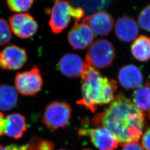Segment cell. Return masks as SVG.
Masks as SVG:
<instances>
[{"instance_id": "ffe728a7", "label": "cell", "mask_w": 150, "mask_h": 150, "mask_svg": "<svg viewBox=\"0 0 150 150\" xmlns=\"http://www.w3.org/2000/svg\"><path fill=\"white\" fill-rule=\"evenodd\" d=\"M9 9L13 12H22L28 11L33 4L34 0H6Z\"/></svg>"}, {"instance_id": "ac0fdd59", "label": "cell", "mask_w": 150, "mask_h": 150, "mask_svg": "<svg viewBox=\"0 0 150 150\" xmlns=\"http://www.w3.org/2000/svg\"><path fill=\"white\" fill-rule=\"evenodd\" d=\"M112 0H71L75 7L81 8L87 15L107 8Z\"/></svg>"}, {"instance_id": "8fae6325", "label": "cell", "mask_w": 150, "mask_h": 150, "mask_svg": "<svg viewBox=\"0 0 150 150\" xmlns=\"http://www.w3.org/2000/svg\"><path fill=\"white\" fill-rule=\"evenodd\" d=\"M94 33L90 26L83 22H76L68 33L67 39L75 50H84L91 46L94 40Z\"/></svg>"}, {"instance_id": "484cf974", "label": "cell", "mask_w": 150, "mask_h": 150, "mask_svg": "<svg viewBox=\"0 0 150 150\" xmlns=\"http://www.w3.org/2000/svg\"><path fill=\"white\" fill-rule=\"evenodd\" d=\"M149 83L150 86V82H149ZM147 116H148V118L150 120V106L149 108V110H148V111H147Z\"/></svg>"}, {"instance_id": "cb8c5ba5", "label": "cell", "mask_w": 150, "mask_h": 150, "mask_svg": "<svg viewBox=\"0 0 150 150\" xmlns=\"http://www.w3.org/2000/svg\"><path fill=\"white\" fill-rule=\"evenodd\" d=\"M28 146V144L22 145H11L7 146L0 145V150H27Z\"/></svg>"}, {"instance_id": "7a4b0ae2", "label": "cell", "mask_w": 150, "mask_h": 150, "mask_svg": "<svg viewBox=\"0 0 150 150\" xmlns=\"http://www.w3.org/2000/svg\"><path fill=\"white\" fill-rule=\"evenodd\" d=\"M82 80V97L76 101L79 105L95 113L98 106L112 101L117 90L116 81L109 80L85 61V68L81 76Z\"/></svg>"}, {"instance_id": "5bb4252c", "label": "cell", "mask_w": 150, "mask_h": 150, "mask_svg": "<svg viewBox=\"0 0 150 150\" xmlns=\"http://www.w3.org/2000/svg\"><path fill=\"white\" fill-rule=\"evenodd\" d=\"M115 31L121 41L130 42L137 38L139 28L137 22L132 17L123 15L118 18L116 22Z\"/></svg>"}, {"instance_id": "30bf717a", "label": "cell", "mask_w": 150, "mask_h": 150, "mask_svg": "<svg viewBox=\"0 0 150 150\" xmlns=\"http://www.w3.org/2000/svg\"><path fill=\"white\" fill-rule=\"evenodd\" d=\"M27 61L26 50L16 45L8 46L0 52V68L3 70L20 69Z\"/></svg>"}, {"instance_id": "83f0119b", "label": "cell", "mask_w": 150, "mask_h": 150, "mask_svg": "<svg viewBox=\"0 0 150 150\" xmlns=\"http://www.w3.org/2000/svg\"></svg>"}, {"instance_id": "5b68a950", "label": "cell", "mask_w": 150, "mask_h": 150, "mask_svg": "<svg viewBox=\"0 0 150 150\" xmlns=\"http://www.w3.org/2000/svg\"><path fill=\"white\" fill-rule=\"evenodd\" d=\"M43 81L41 72L36 66L31 70L17 73L15 78L16 90L25 96L36 95L43 86Z\"/></svg>"}, {"instance_id": "d6986e66", "label": "cell", "mask_w": 150, "mask_h": 150, "mask_svg": "<svg viewBox=\"0 0 150 150\" xmlns=\"http://www.w3.org/2000/svg\"><path fill=\"white\" fill-rule=\"evenodd\" d=\"M133 103L141 111H148L150 106V86L149 82L140 86L133 94Z\"/></svg>"}, {"instance_id": "4316f807", "label": "cell", "mask_w": 150, "mask_h": 150, "mask_svg": "<svg viewBox=\"0 0 150 150\" xmlns=\"http://www.w3.org/2000/svg\"><path fill=\"white\" fill-rule=\"evenodd\" d=\"M63 150V149H61V150Z\"/></svg>"}, {"instance_id": "9c48e42d", "label": "cell", "mask_w": 150, "mask_h": 150, "mask_svg": "<svg viewBox=\"0 0 150 150\" xmlns=\"http://www.w3.org/2000/svg\"><path fill=\"white\" fill-rule=\"evenodd\" d=\"M10 23L12 31L21 39L32 38L38 30V22L28 13H17L13 15L10 19Z\"/></svg>"}, {"instance_id": "e0dca14e", "label": "cell", "mask_w": 150, "mask_h": 150, "mask_svg": "<svg viewBox=\"0 0 150 150\" xmlns=\"http://www.w3.org/2000/svg\"><path fill=\"white\" fill-rule=\"evenodd\" d=\"M18 95L16 90L8 85H0V110L10 111L16 106Z\"/></svg>"}, {"instance_id": "d4e9b609", "label": "cell", "mask_w": 150, "mask_h": 150, "mask_svg": "<svg viewBox=\"0 0 150 150\" xmlns=\"http://www.w3.org/2000/svg\"><path fill=\"white\" fill-rule=\"evenodd\" d=\"M123 147L122 150H145L142 146L137 142H131L122 146Z\"/></svg>"}, {"instance_id": "603a6c76", "label": "cell", "mask_w": 150, "mask_h": 150, "mask_svg": "<svg viewBox=\"0 0 150 150\" xmlns=\"http://www.w3.org/2000/svg\"><path fill=\"white\" fill-rule=\"evenodd\" d=\"M142 146L145 150H150V128L142 136Z\"/></svg>"}, {"instance_id": "3957f363", "label": "cell", "mask_w": 150, "mask_h": 150, "mask_svg": "<svg viewBox=\"0 0 150 150\" xmlns=\"http://www.w3.org/2000/svg\"><path fill=\"white\" fill-rule=\"evenodd\" d=\"M115 58L112 44L106 39H98L89 47L85 61L96 69H105L111 66Z\"/></svg>"}, {"instance_id": "52a82bcc", "label": "cell", "mask_w": 150, "mask_h": 150, "mask_svg": "<svg viewBox=\"0 0 150 150\" xmlns=\"http://www.w3.org/2000/svg\"><path fill=\"white\" fill-rule=\"evenodd\" d=\"M78 134L80 137H88L92 144L98 150H115L118 148L117 139L105 127L81 128L79 129Z\"/></svg>"}, {"instance_id": "7402d4cb", "label": "cell", "mask_w": 150, "mask_h": 150, "mask_svg": "<svg viewBox=\"0 0 150 150\" xmlns=\"http://www.w3.org/2000/svg\"><path fill=\"white\" fill-rule=\"evenodd\" d=\"M138 23L141 28L150 32V4L140 11L138 16Z\"/></svg>"}, {"instance_id": "4fadbf2b", "label": "cell", "mask_w": 150, "mask_h": 150, "mask_svg": "<svg viewBox=\"0 0 150 150\" xmlns=\"http://www.w3.org/2000/svg\"><path fill=\"white\" fill-rule=\"evenodd\" d=\"M59 71L70 78L81 77L85 68V61L79 55L72 53L64 54L59 62Z\"/></svg>"}, {"instance_id": "ba28073f", "label": "cell", "mask_w": 150, "mask_h": 150, "mask_svg": "<svg viewBox=\"0 0 150 150\" xmlns=\"http://www.w3.org/2000/svg\"><path fill=\"white\" fill-rule=\"evenodd\" d=\"M26 131V120L21 114L16 113L5 115L0 111V136L6 135L19 139Z\"/></svg>"}, {"instance_id": "44dd1931", "label": "cell", "mask_w": 150, "mask_h": 150, "mask_svg": "<svg viewBox=\"0 0 150 150\" xmlns=\"http://www.w3.org/2000/svg\"><path fill=\"white\" fill-rule=\"evenodd\" d=\"M12 38L11 28L5 19L0 18V46L5 45Z\"/></svg>"}, {"instance_id": "2e32d148", "label": "cell", "mask_w": 150, "mask_h": 150, "mask_svg": "<svg viewBox=\"0 0 150 150\" xmlns=\"http://www.w3.org/2000/svg\"><path fill=\"white\" fill-rule=\"evenodd\" d=\"M133 56L141 62L150 59V37L141 35L136 38L131 46Z\"/></svg>"}, {"instance_id": "9a60e30c", "label": "cell", "mask_w": 150, "mask_h": 150, "mask_svg": "<svg viewBox=\"0 0 150 150\" xmlns=\"http://www.w3.org/2000/svg\"><path fill=\"white\" fill-rule=\"evenodd\" d=\"M120 83L126 89H137L143 82V75L139 69L134 64L124 66L119 71Z\"/></svg>"}, {"instance_id": "8992f818", "label": "cell", "mask_w": 150, "mask_h": 150, "mask_svg": "<svg viewBox=\"0 0 150 150\" xmlns=\"http://www.w3.org/2000/svg\"><path fill=\"white\" fill-rule=\"evenodd\" d=\"M74 6L67 0H56L50 10L48 25L54 34H59L70 24Z\"/></svg>"}, {"instance_id": "6da1fadb", "label": "cell", "mask_w": 150, "mask_h": 150, "mask_svg": "<svg viewBox=\"0 0 150 150\" xmlns=\"http://www.w3.org/2000/svg\"><path fill=\"white\" fill-rule=\"evenodd\" d=\"M96 127L110 131L121 146L139 142L145 125L144 112L123 93H118L109 106L92 118Z\"/></svg>"}, {"instance_id": "7c38bea8", "label": "cell", "mask_w": 150, "mask_h": 150, "mask_svg": "<svg viewBox=\"0 0 150 150\" xmlns=\"http://www.w3.org/2000/svg\"><path fill=\"white\" fill-rule=\"evenodd\" d=\"M82 22L86 23L93 33L100 36H107L112 30L114 18L109 12L100 10L86 16Z\"/></svg>"}, {"instance_id": "277c9868", "label": "cell", "mask_w": 150, "mask_h": 150, "mask_svg": "<svg viewBox=\"0 0 150 150\" xmlns=\"http://www.w3.org/2000/svg\"><path fill=\"white\" fill-rule=\"evenodd\" d=\"M72 108L65 101H53L46 107L42 117V123L52 130L64 129L70 122Z\"/></svg>"}]
</instances>
